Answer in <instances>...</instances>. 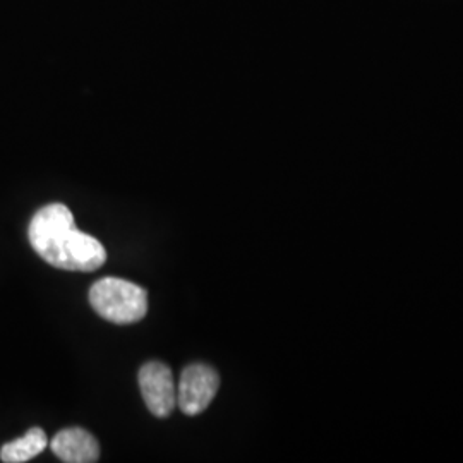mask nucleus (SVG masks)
<instances>
[{
	"mask_svg": "<svg viewBox=\"0 0 463 463\" xmlns=\"http://www.w3.org/2000/svg\"><path fill=\"white\" fill-rule=\"evenodd\" d=\"M28 237L34 252L59 269L90 273L107 261L103 244L76 227L74 216L62 203L38 210L32 218Z\"/></svg>",
	"mask_w": 463,
	"mask_h": 463,
	"instance_id": "1",
	"label": "nucleus"
},
{
	"mask_svg": "<svg viewBox=\"0 0 463 463\" xmlns=\"http://www.w3.org/2000/svg\"><path fill=\"white\" fill-rule=\"evenodd\" d=\"M90 302L97 315L116 325H131L148 313V294L133 281L107 277L93 283Z\"/></svg>",
	"mask_w": 463,
	"mask_h": 463,
	"instance_id": "2",
	"label": "nucleus"
},
{
	"mask_svg": "<svg viewBox=\"0 0 463 463\" xmlns=\"http://www.w3.org/2000/svg\"><path fill=\"white\" fill-rule=\"evenodd\" d=\"M220 376L206 364L187 365L177 386V405L185 415L203 414L216 397Z\"/></svg>",
	"mask_w": 463,
	"mask_h": 463,
	"instance_id": "3",
	"label": "nucleus"
},
{
	"mask_svg": "<svg viewBox=\"0 0 463 463\" xmlns=\"http://www.w3.org/2000/svg\"><path fill=\"white\" fill-rule=\"evenodd\" d=\"M141 395L155 417H168L177 405V386L168 365L153 361L139 369Z\"/></svg>",
	"mask_w": 463,
	"mask_h": 463,
	"instance_id": "4",
	"label": "nucleus"
},
{
	"mask_svg": "<svg viewBox=\"0 0 463 463\" xmlns=\"http://www.w3.org/2000/svg\"><path fill=\"white\" fill-rule=\"evenodd\" d=\"M50 448L59 460L66 463H93L99 458L97 438L81 428L57 432L50 441Z\"/></svg>",
	"mask_w": 463,
	"mask_h": 463,
	"instance_id": "5",
	"label": "nucleus"
},
{
	"mask_svg": "<svg viewBox=\"0 0 463 463\" xmlns=\"http://www.w3.org/2000/svg\"><path fill=\"white\" fill-rule=\"evenodd\" d=\"M49 445L45 430L33 428L23 438L5 443L0 449V460L5 463H24L38 457Z\"/></svg>",
	"mask_w": 463,
	"mask_h": 463,
	"instance_id": "6",
	"label": "nucleus"
}]
</instances>
